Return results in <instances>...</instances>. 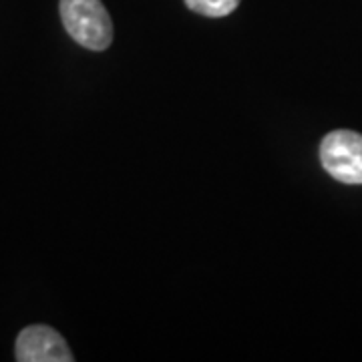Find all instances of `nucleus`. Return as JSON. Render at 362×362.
Instances as JSON below:
<instances>
[{
  "instance_id": "nucleus-1",
  "label": "nucleus",
  "mask_w": 362,
  "mask_h": 362,
  "mask_svg": "<svg viewBox=\"0 0 362 362\" xmlns=\"http://www.w3.org/2000/svg\"><path fill=\"white\" fill-rule=\"evenodd\" d=\"M61 18L71 39L89 51L113 42V23L101 0H61Z\"/></svg>"
},
{
  "instance_id": "nucleus-4",
  "label": "nucleus",
  "mask_w": 362,
  "mask_h": 362,
  "mask_svg": "<svg viewBox=\"0 0 362 362\" xmlns=\"http://www.w3.org/2000/svg\"><path fill=\"white\" fill-rule=\"evenodd\" d=\"M185 6L202 16L221 18L232 14L240 6V0H185Z\"/></svg>"
},
{
  "instance_id": "nucleus-2",
  "label": "nucleus",
  "mask_w": 362,
  "mask_h": 362,
  "mask_svg": "<svg viewBox=\"0 0 362 362\" xmlns=\"http://www.w3.org/2000/svg\"><path fill=\"white\" fill-rule=\"evenodd\" d=\"M320 161L334 180L362 185V135L349 129L328 133L320 143Z\"/></svg>"
},
{
  "instance_id": "nucleus-3",
  "label": "nucleus",
  "mask_w": 362,
  "mask_h": 362,
  "mask_svg": "<svg viewBox=\"0 0 362 362\" xmlns=\"http://www.w3.org/2000/svg\"><path fill=\"white\" fill-rule=\"evenodd\" d=\"M18 362H73L75 356L65 338L49 326L35 324L25 328L16 340Z\"/></svg>"
}]
</instances>
